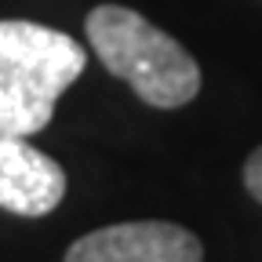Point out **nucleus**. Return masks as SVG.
I'll return each instance as SVG.
<instances>
[{
  "label": "nucleus",
  "mask_w": 262,
  "mask_h": 262,
  "mask_svg": "<svg viewBox=\"0 0 262 262\" xmlns=\"http://www.w3.org/2000/svg\"><path fill=\"white\" fill-rule=\"evenodd\" d=\"M62 196L66 171L55 157L26 139L0 135V208L22 219H40L62 204Z\"/></svg>",
  "instance_id": "4"
},
{
  "label": "nucleus",
  "mask_w": 262,
  "mask_h": 262,
  "mask_svg": "<svg viewBox=\"0 0 262 262\" xmlns=\"http://www.w3.org/2000/svg\"><path fill=\"white\" fill-rule=\"evenodd\" d=\"M62 262H204V244L179 222H117L70 244Z\"/></svg>",
  "instance_id": "3"
},
{
  "label": "nucleus",
  "mask_w": 262,
  "mask_h": 262,
  "mask_svg": "<svg viewBox=\"0 0 262 262\" xmlns=\"http://www.w3.org/2000/svg\"><path fill=\"white\" fill-rule=\"evenodd\" d=\"M244 186H248V193L255 196V201L262 204V146L244 160Z\"/></svg>",
  "instance_id": "5"
},
{
  "label": "nucleus",
  "mask_w": 262,
  "mask_h": 262,
  "mask_svg": "<svg viewBox=\"0 0 262 262\" xmlns=\"http://www.w3.org/2000/svg\"><path fill=\"white\" fill-rule=\"evenodd\" d=\"M84 66L88 55L70 33L26 18H0V135L29 139L44 131Z\"/></svg>",
  "instance_id": "1"
},
{
  "label": "nucleus",
  "mask_w": 262,
  "mask_h": 262,
  "mask_svg": "<svg viewBox=\"0 0 262 262\" xmlns=\"http://www.w3.org/2000/svg\"><path fill=\"white\" fill-rule=\"evenodd\" d=\"M84 29L98 62L117 80H124L146 106L179 110L196 98L201 91L196 58L171 33L157 29L146 15L120 4H98L88 15Z\"/></svg>",
  "instance_id": "2"
}]
</instances>
